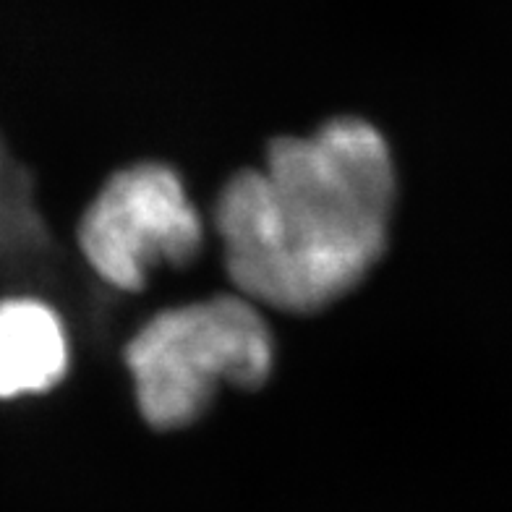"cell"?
Instances as JSON below:
<instances>
[{
  "mask_svg": "<svg viewBox=\"0 0 512 512\" xmlns=\"http://www.w3.org/2000/svg\"><path fill=\"white\" fill-rule=\"evenodd\" d=\"M398 178L382 131L332 118L280 136L215 204L225 270L256 306L311 314L351 293L382 259Z\"/></svg>",
  "mask_w": 512,
  "mask_h": 512,
  "instance_id": "1",
  "label": "cell"
},
{
  "mask_svg": "<svg viewBox=\"0 0 512 512\" xmlns=\"http://www.w3.org/2000/svg\"><path fill=\"white\" fill-rule=\"evenodd\" d=\"M204 246V223L181 176L162 162L118 170L79 223V249L97 277L136 293L157 267H183Z\"/></svg>",
  "mask_w": 512,
  "mask_h": 512,
  "instance_id": "3",
  "label": "cell"
},
{
  "mask_svg": "<svg viewBox=\"0 0 512 512\" xmlns=\"http://www.w3.org/2000/svg\"><path fill=\"white\" fill-rule=\"evenodd\" d=\"M272 364L270 324L241 293L160 311L126 345L136 405L155 429L194 424L223 384L259 387Z\"/></svg>",
  "mask_w": 512,
  "mask_h": 512,
  "instance_id": "2",
  "label": "cell"
},
{
  "mask_svg": "<svg viewBox=\"0 0 512 512\" xmlns=\"http://www.w3.org/2000/svg\"><path fill=\"white\" fill-rule=\"evenodd\" d=\"M68 361L66 324L53 306L37 298L0 301V400L53 390Z\"/></svg>",
  "mask_w": 512,
  "mask_h": 512,
  "instance_id": "4",
  "label": "cell"
}]
</instances>
